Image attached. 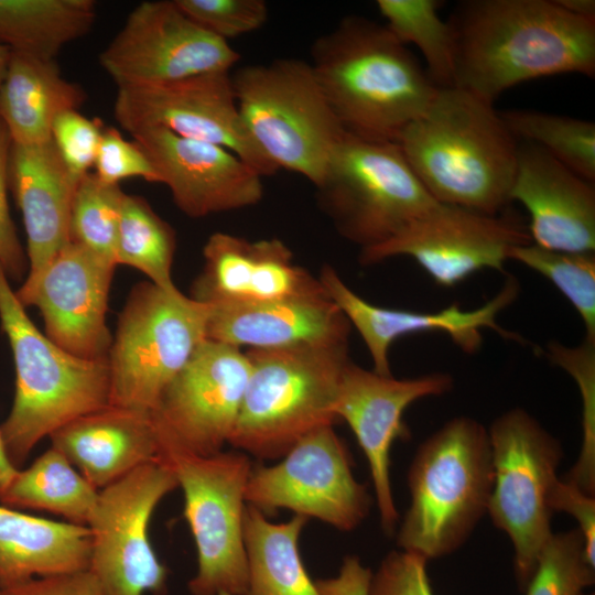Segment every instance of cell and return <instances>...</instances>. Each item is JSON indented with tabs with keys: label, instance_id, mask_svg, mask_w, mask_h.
Segmentation results:
<instances>
[{
	"label": "cell",
	"instance_id": "cell-49",
	"mask_svg": "<svg viewBox=\"0 0 595 595\" xmlns=\"http://www.w3.org/2000/svg\"><path fill=\"white\" fill-rule=\"evenodd\" d=\"M11 48L0 43V84L3 80L9 62L11 58Z\"/></svg>",
	"mask_w": 595,
	"mask_h": 595
},
{
	"label": "cell",
	"instance_id": "cell-9",
	"mask_svg": "<svg viewBox=\"0 0 595 595\" xmlns=\"http://www.w3.org/2000/svg\"><path fill=\"white\" fill-rule=\"evenodd\" d=\"M159 435V434H158ZM160 459L184 495V518L197 552L192 595H247L245 489L252 468L242 452L197 455L159 437Z\"/></svg>",
	"mask_w": 595,
	"mask_h": 595
},
{
	"label": "cell",
	"instance_id": "cell-13",
	"mask_svg": "<svg viewBox=\"0 0 595 595\" xmlns=\"http://www.w3.org/2000/svg\"><path fill=\"white\" fill-rule=\"evenodd\" d=\"M247 505L264 515L289 509L350 531L366 518L370 496L351 470L349 452L333 425L302 437L273 466L251 468Z\"/></svg>",
	"mask_w": 595,
	"mask_h": 595
},
{
	"label": "cell",
	"instance_id": "cell-8",
	"mask_svg": "<svg viewBox=\"0 0 595 595\" xmlns=\"http://www.w3.org/2000/svg\"><path fill=\"white\" fill-rule=\"evenodd\" d=\"M212 306L151 282L130 293L108 353L109 404L153 413L207 339Z\"/></svg>",
	"mask_w": 595,
	"mask_h": 595
},
{
	"label": "cell",
	"instance_id": "cell-51",
	"mask_svg": "<svg viewBox=\"0 0 595 595\" xmlns=\"http://www.w3.org/2000/svg\"><path fill=\"white\" fill-rule=\"evenodd\" d=\"M0 586H1V584H0Z\"/></svg>",
	"mask_w": 595,
	"mask_h": 595
},
{
	"label": "cell",
	"instance_id": "cell-22",
	"mask_svg": "<svg viewBox=\"0 0 595 595\" xmlns=\"http://www.w3.org/2000/svg\"><path fill=\"white\" fill-rule=\"evenodd\" d=\"M203 256L191 296L212 306L326 294L318 279L293 262L280 239L251 241L217 231L208 237Z\"/></svg>",
	"mask_w": 595,
	"mask_h": 595
},
{
	"label": "cell",
	"instance_id": "cell-28",
	"mask_svg": "<svg viewBox=\"0 0 595 595\" xmlns=\"http://www.w3.org/2000/svg\"><path fill=\"white\" fill-rule=\"evenodd\" d=\"M85 100L83 88L65 79L55 61L12 51L0 84V119L12 143L47 142L55 118Z\"/></svg>",
	"mask_w": 595,
	"mask_h": 595
},
{
	"label": "cell",
	"instance_id": "cell-41",
	"mask_svg": "<svg viewBox=\"0 0 595 595\" xmlns=\"http://www.w3.org/2000/svg\"><path fill=\"white\" fill-rule=\"evenodd\" d=\"M95 174L108 184L126 178L141 177L159 183V176L143 150L132 140H126L113 127H105L96 154Z\"/></svg>",
	"mask_w": 595,
	"mask_h": 595
},
{
	"label": "cell",
	"instance_id": "cell-29",
	"mask_svg": "<svg viewBox=\"0 0 595 595\" xmlns=\"http://www.w3.org/2000/svg\"><path fill=\"white\" fill-rule=\"evenodd\" d=\"M306 522L307 518L294 515L289 521L274 523L259 509L246 505L247 595H321L299 549L300 534Z\"/></svg>",
	"mask_w": 595,
	"mask_h": 595
},
{
	"label": "cell",
	"instance_id": "cell-16",
	"mask_svg": "<svg viewBox=\"0 0 595 595\" xmlns=\"http://www.w3.org/2000/svg\"><path fill=\"white\" fill-rule=\"evenodd\" d=\"M240 55L191 20L175 1L139 3L99 55L117 88L230 72Z\"/></svg>",
	"mask_w": 595,
	"mask_h": 595
},
{
	"label": "cell",
	"instance_id": "cell-19",
	"mask_svg": "<svg viewBox=\"0 0 595 595\" xmlns=\"http://www.w3.org/2000/svg\"><path fill=\"white\" fill-rule=\"evenodd\" d=\"M116 264L69 241L31 282L15 291L24 306L42 314L45 335L85 359H106L112 337L106 325Z\"/></svg>",
	"mask_w": 595,
	"mask_h": 595
},
{
	"label": "cell",
	"instance_id": "cell-4",
	"mask_svg": "<svg viewBox=\"0 0 595 595\" xmlns=\"http://www.w3.org/2000/svg\"><path fill=\"white\" fill-rule=\"evenodd\" d=\"M0 321L15 367L14 399L0 435L18 468L45 436L109 404V367L107 358L77 357L41 333L1 266Z\"/></svg>",
	"mask_w": 595,
	"mask_h": 595
},
{
	"label": "cell",
	"instance_id": "cell-18",
	"mask_svg": "<svg viewBox=\"0 0 595 595\" xmlns=\"http://www.w3.org/2000/svg\"><path fill=\"white\" fill-rule=\"evenodd\" d=\"M452 387L453 378L444 372L398 379L367 370L351 360L344 369L335 414L349 425L368 461L381 527L387 534L393 533L399 520L390 482V450L396 440L409 437L403 413L416 400L442 396Z\"/></svg>",
	"mask_w": 595,
	"mask_h": 595
},
{
	"label": "cell",
	"instance_id": "cell-42",
	"mask_svg": "<svg viewBox=\"0 0 595 595\" xmlns=\"http://www.w3.org/2000/svg\"><path fill=\"white\" fill-rule=\"evenodd\" d=\"M428 560L408 551H392L371 574L368 595H434Z\"/></svg>",
	"mask_w": 595,
	"mask_h": 595
},
{
	"label": "cell",
	"instance_id": "cell-2",
	"mask_svg": "<svg viewBox=\"0 0 595 595\" xmlns=\"http://www.w3.org/2000/svg\"><path fill=\"white\" fill-rule=\"evenodd\" d=\"M309 63L344 131L368 140L397 142L437 90L386 25L360 15L315 39Z\"/></svg>",
	"mask_w": 595,
	"mask_h": 595
},
{
	"label": "cell",
	"instance_id": "cell-27",
	"mask_svg": "<svg viewBox=\"0 0 595 595\" xmlns=\"http://www.w3.org/2000/svg\"><path fill=\"white\" fill-rule=\"evenodd\" d=\"M87 526L30 516L0 506V584L88 570Z\"/></svg>",
	"mask_w": 595,
	"mask_h": 595
},
{
	"label": "cell",
	"instance_id": "cell-15",
	"mask_svg": "<svg viewBox=\"0 0 595 595\" xmlns=\"http://www.w3.org/2000/svg\"><path fill=\"white\" fill-rule=\"evenodd\" d=\"M113 115L130 134L144 129H164L225 148L262 177L279 171L258 149L242 123L230 72L117 88Z\"/></svg>",
	"mask_w": 595,
	"mask_h": 595
},
{
	"label": "cell",
	"instance_id": "cell-10",
	"mask_svg": "<svg viewBox=\"0 0 595 595\" xmlns=\"http://www.w3.org/2000/svg\"><path fill=\"white\" fill-rule=\"evenodd\" d=\"M315 187L340 236L360 250L387 241L439 203L397 142L347 132Z\"/></svg>",
	"mask_w": 595,
	"mask_h": 595
},
{
	"label": "cell",
	"instance_id": "cell-32",
	"mask_svg": "<svg viewBox=\"0 0 595 595\" xmlns=\"http://www.w3.org/2000/svg\"><path fill=\"white\" fill-rule=\"evenodd\" d=\"M176 248L173 228L141 196L125 194L118 228L116 262L144 273L165 290L175 289L172 266Z\"/></svg>",
	"mask_w": 595,
	"mask_h": 595
},
{
	"label": "cell",
	"instance_id": "cell-30",
	"mask_svg": "<svg viewBox=\"0 0 595 595\" xmlns=\"http://www.w3.org/2000/svg\"><path fill=\"white\" fill-rule=\"evenodd\" d=\"M94 0H0V43L13 52L55 61L96 20Z\"/></svg>",
	"mask_w": 595,
	"mask_h": 595
},
{
	"label": "cell",
	"instance_id": "cell-17",
	"mask_svg": "<svg viewBox=\"0 0 595 595\" xmlns=\"http://www.w3.org/2000/svg\"><path fill=\"white\" fill-rule=\"evenodd\" d=\"M249 374L246 351L207 338L152 413L159 437L197 455L220 452L234 432Z\"/></svg>",
	"mask_w": 595,
	"mask_h": 595
},
{
	"label": "cell",
	"instance_id": "cell-37",
	"mask_svg": "<svg viewBox=\"0 0 595 595\" xmlns=\"http://www.w3.org/2000/svg\"><path fill=\"white\" fill-rule=\"evenodd\" d=\"M545 356L576 382L582 398V446L566 478L584 493H595V340L584 337L576 346L550 342Z\"/></svg>",
	"mask_w": 595,
	"mask_h": 595
},
{
	"label": "cell",
	"instance_id": "cell-11",
	"mask_svg": "<svg viewBox=\"0 0 595 595\" xmlns=\"http://www.w3.org/2000/svg\"><path fill=\"white\" fill-rule=\"evenodd\" d=\"M494 483L487 512L510 539L515 575L524 591L553 534L549 495L563 456L560 442L528 411L513 408L488 429Z\"/></svg>",
	"mask_w": 595,
	"mask_h": 595
},
{
	"label": "cell",
	"instance_id": "cell-1",
	"mask_svg": "<svg viewBox=\"0 0 595 595\" xmlns=\"http://www.w3.org/2000/svg\"><path fill=\"white\" fill-rule=\"evenodd\" d=\"M454 87L494 104L505 90L559 74L595 75V20L555 0H469L448 21Z\"/></svg>",
	"mask_w": 595,
	"mask_h": 595
},
{
	"label": "cell",
	"instance_id": "cell-12",
	"mask_svg": "<svg viewBox=\"0 0 595 595\" xmlns=\"http://www.w3.org/2000/svg\"><path fill=\"white\" fill-rule=\"evenodd\" d=\"M178 487L161 459L133 469L99 490L87 527L91 532L88 570L104 595H163L167 570L149 540L151 516Z\"/></svg>",
	"mask_w": 595,
	"mask_h": 595
},
{
	"label": "cell",
	"instance_id": "cell-43",
	"mask_svg": "<svg viewBox=\"0 0 595 595\" xmlns=\"http://www.w3.org/2000/svg\"><path fill=\"white\" fill-rule=\"evenodd\" d=\"M9 132L0 119V266L9 279L19 280L25 272L28 257L19 240L8 202Z\"/></svg>",
	"mask_w": 595,
	"mask_h": 595
},
{
	"label": "cell",
	"instance_id": "cell-39",
	"mask_svg": "<svg viewBox=\"0 0 595 595\" xmlns=\"http://www.w3.org/2000/svg\"><path fill=\"white\" fill-rule=\"evenodd\" d=\"M196 24L228 42L262 28L268 20L263 0H174Z\"/></svg>",
	"mask_w": 595,
	"mask_h": 595
},
{
	"label": "cell",
	"instance_id": "cell-14",
	"mask_svg": "<svg viewBox=\"0 0 595 595\" xmlns=\"http://www.w3.org/2000/svg\"><path fill=\"white\" fill-rule=\"evenodd\" d=\"M530 242L528 227L510 214L436 203L387 241L360 250L359 261L407 256L437 285L452 288L484 269L502 272L510 250Z\"/></svg>",
	"mask_w": 595,
	"mask_h": 595
},
{
	"label": "cell",
	"instance_id": "cell-26",
	"mask_svg": "<svg viewBox=\"0 0 595 595\" xmlns=\"http://www.w3.org/2000/svg\"><path fill=\"white\" fill-rule=\"evenodd\" d=\"M50 437L52 447L98 490L160 461L152 414L110 404L73 420Z\"/></svg>",
	"mask_w": 595,
	"mask_h": 595
},
{
	"label": "cell",
	"instance_id": "cell-21",
	"mask_svg": "<svg viewBox=\"0 0 595 595\" xmlns=\"http://www.w3.org/2000/svg\"><path fill=\"white\" fill-rule=\"evenodd\" d=\"M131 137L188 217L246 208L263 197L262 176L225 148L164 129H144Z\"/></svg>",
	"mask_w": 595,
	"mask_h": 595
},
{
	"label": "cell",
	"instance_id": "cell-20",
	"mask_svg": "<svg viewBox=\"0 0 595 595\" xmlns=\"http://www.w3.org/2000/svg\"><path fill=\"white\" fill-rule=\"evenodd\" d=\"M320 282L350 326L363 338L374 364V371L391 375L389 351L400 337L439 332L447 335L464 353L475 354L482 346L484 328L494 329L506 339L521 342V336L501 327L497 317L517 299L520 286L508 278L499 292L477 309L463 310L458 303L437 312H416L375 305L355 293L331 267L322 270Z\"/></svg>",
	"mask_w": 595,
	"mask_h": 595
},
{
	"label": "cell",
	"instance_id": "cell-25",
	"mask_svg": "<svg viewBox=\"0 0 595 595\" xmlns=\"http://www.w3.org/2000/svg\"><path fill=\"white\" fill-rule=\"evenodd\" d=\"M349 332L348 320L323 294L214 305L207 338L240 349H283L345 345Z\"/></svg>",
	"mask_w": 595,
	"mask_h": 595
},
{
	"label": "cell",
	"instance_id": "cell-48",
	"mask_svg": "<svg viewBox=\"0 0 595 595\" xmlns=\"http://www.w3.org/2000/svg\"><path fill=\"white\" fill-rule=\"evenodd\" d=\"M18 468L10 461L0 435V496L3 494Z\"/></svg>",
	"mask_w": 595,
	"mask_h": 595
},
{
	"label": "cell",
	"instance_id": "cell-34",
	"mask_svg": "<svg viewBox=\"0 0 595 595\" xmlns=\"http://www.w3.org/2000/svg\"><path fill=\"white\" fill-rule=\"evenodd\" d=\"M499 113L516 139L539 147L581 177L594 183L593 121L521 109Z\"/></svg>",
	"mask_w": 595,
	"mask_h": 595
},
{
	"label": "cell",
	"instance_id": "cell-45",
	"mask_svg": "<svg viewBox=\"0 0 595 595\" xmlns=\"http://www.w3.org/2000/svg\"><path fill=\"white\" fill-rule=\"evenodd\" d=\"M0 595H104V592L93 573L82 570L1 585Z\"/></svg>",
	"mask_w": 595,
	"mask_h": 595
},
{
	"label": "cell",
	"instance_id": "cell-7",
	"mask_svg": "<svg viewBox=\"0 0 595 595\" xmlns=\"http://www.w3.org/2000/svg\"><path fill=\"white\" fill-rule=\"evenodd\" d=\"M234 95L251 140L278 169L320 182L346 133L309 62L282 57L231 75Z\"/></svg>",
	"mask_w": 595,
	"mask_h": 595
},
{
	"label": "cell",
	"instance_id": "cell-6",
	"mask_svg": "<svg viewBox=\"0 0 595 595\" xmlns=\"http://www.w3.org/2000/svg\"><path fill=\"white\" fill-rule=\"evenodd\" d=\"M250 374L229 444L259 459L283 457L306 434L337 421L348 344L248 349Z\"/></svg>",
	"mask_w": 595,
	"mask_h": 595
},
{
	"label": "cell",
	"instance_id": "cell-33",
	"mask_svg": "<svg viewBox=\"0 0 595 595\" xmlns=\"http://www.w3.org/2000/svg\"><path fill=\"white\" fill-rule=\"evenodd\" d=\"M387 29L402 44L422 53L426 73L436 88L454 87V35L439 15L437 0H377Z\"/></svg>",
	"mask_w": 595,
	"mask_h": 595
},
{
	"label": "cell",
	"instance_id": "cell-31",
	"mask_svg": "<svg viewBox=\"0 0 595 595\" xmlns=\"http://www.w3.org/2000/svg\"><path fill=\"white\" fill-rule=\"evenodd\" d=\"M98 495L99 490L51 446L28 468H18L0 501L9 508L44 510L87 526Z\"/></svg>",
	"mask_w": 595,
	"mask_h": 595
},
{
	"label": "cell",
	"instance_id": "cell-24",
	"mask_svg": "<svg viewBox=\"0 0 595 595\" xmlns=\"http://www.w3.org/2000/svg\"><path fill=\"white\" fill-rule=\"evenodd\" d=\"M80 178L67 169L52 140L11 142L8 183L26 232L29 273L24 282L35 280L69 242L72 202Z\"/></svg>",
	"mask_w": 595,
	"mask_h": 595
},
{
	"label": "cell",
	"instance_id": "cell-38",
	"mask_svg": "<svg viewBox=\"0 0 595 595\" xmlns=\"http://www.w3.org/2000/svg\"><path fill=\"white\" fill-rule=\"evenodd\" d=\"M595 566L585 552V542L576 528L553 533L543 547L526 595H583L594 584Z\"/></svg>",
	"mask_w": 595,
	"mask_h": 595
},
{
	"label": "cell",
	"instance_id": "cell-36",
	"mask_svg": "<svg viewBox=\"0 0 595 595\" xmlns=\"http://www.w3.org/2000/svg\"><path fill=\"white\" fill-rule=\"evenodd\" d=\"M126 193L89 172L78 182L71 208L69 241L116 262L120 210Z\"/></svg>",
	"mask_w": 595,
	"mask_h": 595
},
{
	"label": "cell",
	"instance_id": "cell-23",
	"mask_svg": "<svg viewBox=\"0 0 595 595\" xmlns=\"http://www.w3.org/2000/svg\"><path fill=\"white\" fill-rule=\"evenodd\" d=\"M539 147H518L510 201L527 210L531 241L564 252L595 251V190Z\"/></svg>",
	"mask_w": 595,
	"mask_h": 595
},
{
	"label": "cell",
	"instance_id": "cell-5",
	"mask_svg": "<svg viewBox=\"0 0 595 595\" xmlns=\"http://www.w3.org/2000/svg\"><path fill=\"white\" fill-rule=\"evenodd\" d=\"M493 483L488 430L469 416L451 419L419 446L411 463V502L398 545L428 561L453 553L487 513Z\"/></svg>",
	"mask_w": 595,
	"mask_h": 595
},
{
	"label": "cell",
	"instance_id": "cell-3",
	"mask_svg": "<svg viewBox=\"0 0 595 595\" xmlns=\"http://www.w3.org/2000/svg\"><path fill=\"white\" fill-rule=\"evenodd\" d=\"M397 143L436 202L491 215L510 202L519 144L494 104L458 87L437 88Z\"/></svg>",
	"mask_w": 595,
	"mask_h": 595
},
{
	"label": "cell",
	"instance_id": "cell-47",
	"mask_svg": "<svg viewBox=\"0 0 595 595\" xmlns=\"http://www.w3.org/2000/svg\"><path fill=\"white\" fill-rule=\"evenodd\" d=\"M569 13L588 20H595L594 0H555Z\"/></svg>",
	"mask_w": 595,
	"mask_h": 595
},
{
	"label": "cell",
	"instance_id": "cell-50",
	"mask_svg": "<svg viewBox=\"0 0 595 595\" xmlns=\"http://www.w3.org/2000/svg\"><path fill=\"white\" fill-rule=\"evenodd\" d=\"M583 595H594V594H593V593H592V594H585V593H583Z\"/></svg>",
	"mask_w": 595,
	"mask_h": 595
},
{
	"label": "cell",
	"instance_id": "cell-40",
	"mask_svg": "<svg viewBox=\"0 0 595 595\" xmlns=\"http://www.w3.org/2000/svg\"><path fill=\"white\" fill-rule=\"evenodd\" d=\"M104 129L98 118L90 119L78 110H66L55 118L51 140L67 169L77 178L94 167Z\"/></svg>",
	"mask_w": 595,
	"mask_h": 595
},
{
	"label": "cell",
	"instance_id": "cell-44",
	"mask_svg": "<svg viewBox=\"0 0 595 595\" xmlns=\"http://www.w3.org/2000/svg\"><path fill=\"white\" fill-rule=\"evenodd\" d=\"M549 506L553 511L571 515L578 523L584 542L586 558L595 566V499L576 485L556 479L549 495Z\"/></svg>",
	"mask_w": 595,
	"mask_h": 595
},
{
	"label": "cell",
	"instance_id": "cell-46",
	"mask_svg": "<svg viewBox=\"0 0 595 595\" xmlns=\"http://www.w3.org/2000/svg\"><path fill=\"white\" fill-rule=\"evenodd\" d=\"M371 574L357 558L347 556L336 576L315 583L321 595H368Z\"/></svg>",
	"mask_w": 595,
	"mask_h": 595
},
{
	"label": "cell",
	"instance_id": "cell-35",
	"mask_svg": "<svg viewBox=\"0 0 595 595\" xmlns=\"http://www.w3.org/2000/svg\"><path fill=\"white\" fill-rule=\"evenodd\" d=\"M534 270L569 300L578 313L585 337L595 339V253L564 252L533 242L513 247L509 260Z\"/></svg>",
	"mask_w": 595,
	"mask_h": 595
}]
</instances>
